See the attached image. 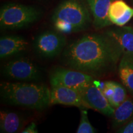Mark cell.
<instances>
[{"label": "cell", "mask_w": 133, "mask_h": 133, "mask_svg": "<svg viewBox=\"0 0 133 133\" xmlns=\"http://www.w3.org/2000/svg\"><path fill=\"white\" fill-rule=\"evenodd\" d=\"M123 52L114 38L103 34H85L66 46L62 62L70 69L102 78L118 66Z\"/></svg>", "instance_id": "6da1fadb"}, {"label": "cell", "mask_w": 133, "mask_h": 133, "mask_svg": "<svg viewBox=\"0 0 133 133\" xmlns=\"http://www.w3.org/2000/svg\"><path fill=\"white\" fill-rule=\"evenodd\" d=\"M1 101L7 104L43 110L51 105V89L39 83L3 81L0 84Z\"/></svg>", "instance_id": "7a4b0ae2"}, {"label": "cell", "mask_w": 133, "mask_h": 133, "mask_svg": "<svg viewBox=\"0 0 133 133\" xmlns=\"http://www.w3.org/2000/svg\"><path fill=\"white\" fill-rule=\"evenodd\" d=\"M52 23L55 30L62 34L85 30L92 19L87 2L84 0H64L53 13Z\"/></svg>", "instance_id": "3957f363"}, {"label": "cell", "mask_w": 133, "mask_h": 133, "mask_svg": "<svg viewBox=\"0 0 133 133\" xmlns=\"http://www.w3.org/2000/svg\"><path fill=\"white\" fill-rule=\"evenodd\" d=\"M41 12L32 6L8 3L0 10V26L3 30L24 29L37 21Z\"/></svg>", "instance_id": "277c9868"}, {"label": "cell", "mask_w": 133, "mask_h": 133, "mask_svg": "<svg viewBox=\"0 0 133 133\" xmlns=\"http://www.w3.org/2000/svg\"><path fill=\"white\" fill-rule=\"evenodd\" d=\"M94 77L82 71L70 69L57 67L49 74L51 86H64L81 92L94 81Z\"/></svg>", "instance_id": "5b68a950"}, {"label": "cell", "mask_w": 133, "mask_h": 133, "mask_svg": "<svg viewBox=\"0 0 133 133\" xmlns=\"http://www.w3.org/2000/svg\"><path fill=\"white\" fill-rule=\"evenodd\" d=\"M66 43L64 34L56 30H48L36 36L33 42V48L41 57L52 59L64 51Z\"/></svg>", "instance_id": "8992f818"}, {"label": "cell", "mask_w": 133, "mask_h": 133, "mask_svg": "<svg viewBox=\"0 0 133 133\" xmlns=\"http://www.w3.org/2000/svg\"><path fill=\"white\" fill-rule=\"evenodd\" d=\"M3 74L8 78L19 81L38 80L41 72L38 66L29 58L13 59L3 66Z\"/></svg>", "instance_id": "52a82bcc"}, {"label": "cell", "mask_w": 133, "mask_h": 133, "mask_svg": "<svg viewBox=\"0 0 133 133\" xmlns=\"http://www.w3.org/2000/svg\"><path fill=\"white\" fill-rule=\"evenodd\" d=\"M81 94L89 109L95 110L109 117L113 116L115 109L110 104L101 88L94 81L86 88Z\"/></svg>", "instance_id": "ba28073f"}, {"label": "cell", "mask_w": 133, "mask_h": 133, "mask_svg": "<svg viewBox=\"0 0 133 133\" xmlns=\"http://www.w3.org/2000/svg\"><path fill=\"white\" fill-rule=\"evenodd\" d=\"M50 104L51 105L61 104L74 106L79 109H89L79 91L60 85L51 86Z\"/></svg>", "instance_id": "9c48e42d"}, {"label": "cell", "mask_w": 133, "mask_h": 133, "mask_svg": "<svg viewBox=\"0 0 133 133\" xmlns=\"http://www.w3.org/2000/svg\"><path fill=\"white\" fill-rule=\"evenodd\" d=\"M92 17L96 29H101L112 24L109 19V11L112 0H86Z\"/></svg>", "instance_id": "30bf717a"}, {"label": "cell", "mask_w": 133, "mask_h": 133, "mask_svg": "<svg viewBox=\"0 0 133 133\" xmlns=\"http://www.w3.org/2000/svg\"><path fill=\"white\" fill-rule=\"evenodd\" d=\"M29 43L24 37L17 35L3 36L0 38V58L7 59L26 51Z\"/></svg>", "instance_id": "8fae6325"}, {"label": "cell", "mask_w": 133, "mask_h": 133, "mask_svg": "<svg viewBox=\"0 0 133 133\" xmlns=\"http://www.w3.org/2000/svg\"><path fill=\"white\" fill-rule=\"evenodd\" d=\"M118 43L123 55L133 58V29L131 26H123L110 29L104 32Z\"/></svg>", "instance_id": "7c38bea8"}, {"label": "cell", "mask_w": 133, "mask_h": 133, "mask_svg": "<svg viewBox=\"0 0 133 133\" xmlns=\"http://www.w3.org/2000/svg\"><path fill=\"white\" fill-rule=\"evenodd\" d=\"M109 17L112 24L123 26L133 17V8L122 0H116L111 3Z\"/></svg>", "instance_id": "4fadbf2b"}, {"label": "cell", "mask_w": 133, "mask_h": 133, "mask_svg": "<svg viewBox=\"0 0 133 133\" xmlns=\"http://www.w3.org/2000/svg\"><path fill=\"white\" fill-rule=\"evenodd\" d=\"M25 119L22 116L14 111L1 110L0 112V132H19L24 127Z\"/></svg>", "instance_id": "5bb4252c"}, {"label": "cell", "mask_w": 133, "mask_h": 133, "mask_svg": "<svg viewBox=\"0 0 133 133\" xmlns=\"http://www.w3.org/2000/svg\"><path fill=\"white\" fill-rule=\"evenodd\" d=\"M112 117V128H120L133 118V99L127 97L115 109Z\"/></svg>", "instance_id": "9a60e30c"}, {"label": "cell", "mask_w": 133, "mask_h": 133, "mask_svg": "<svg viewBox=\"0 0 133 133\" xmlns=\"http://www.w3.org/2000/svg\"><path fill=\"white\" fill-rule=\"evenodd\" d=\"M118 71L123 85L133 97V58L123 55L118 66Z\"/></svg>", "instance_id": "2e32d148"}, {"label": "cell", "mask_w": 133, "mask_h": 133, "mask_svg": "<svg viewBox=\"0 0 133 133\" xmlns=\"http://www.w3.org/2000/svg\"><path fill=\"white\" fill-rule=\"evenodd\" d=\"M127 98V90L123 85H121L119 83L114 82V94L109 102L112 107L116 109L121 103Z\"/></svg>", "instance_id": "e0dca14e"}, {"label": "cell", "mask_w": 133, "mask_h": 133, "mask_svg": "<svg viewBox=\"0 0 133 133\" xmlns=\"http://www.w3.org/2000/svg\"><path fill=\"white\" fill-rule=\"evenodd\" d=\"M80 109V122L78 129H76L77 133H96L97 129L93 127L88 118V109Z\"/></svg>", "instance_id": "ac0fdd59"}, {"label": "cell", "mask_w": 133, "mask_h": 133, "mask_svg": "<svg viewBox=\"0 0 133 133\" xmlns=\"http://www.w3.org/2000/svg\"><path fill=\"white\" fill-rule=\"evenodd\" d=\"M116 132L119 133H133V118L124 125L119 128Z\"/></svg>", "instance_id": "d6986e66"}, {"label": "cell", "mask_w": 133, "mask_h": 133, "mask_svg": "<svg viewBox=\"0 0 133 133\" xmlns=\"http://www.w3.org/2000/svg\"><path fill=\"white\" fill-rule=\"evenodd\" d=\"M22 133H38L37 126L35 122H31L25 128L21 131Z\"/></svg>", "instance_id": "ffe728a7"}]
</instances>
